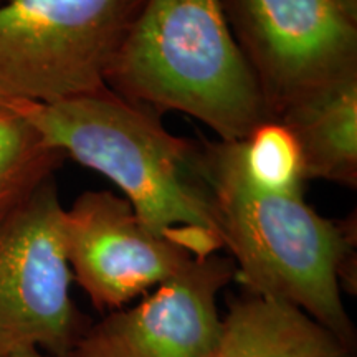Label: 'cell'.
<instances>
[{"label":"cell","mask_w":357,"mask_h":357,"mask_svg":"<svg viewBox=\"0 0 357 357\" xmlns=\"http://www.w3.org/2000/svg\"><path fill=\"white\" fill-rule=\"evenodd\" d=\"M65 158L108 177L151 234L194 258L223 250L202 149L108 86L52 105L10 102Z\"/></svg>","instance_id":"6da1fadb"},{"label":"cell","mask_w":357,"mask_h":357,"mask_svg":"<svg viewBox=\"0 0 357 357\" xmlns=\"http://www.w3.org/2000/svg\"><path fill=\"white\" fill-rule=\"evenodd\" d=\"M218 235L245 291L300 307L357 349L341 289L356 293V222L319 215L303 195L258 189L243 176L234 141H202Z\"/></svg>","instance_id":"7a4b0ae2"},{"label":"cell","mask_w":357,"mask_h":357,"mask_svg":"<svg viewBox=\"0 0 357 357\" xmlns=\"http://www.w3.org/2000/svg\"><path fill=\"white\" fill-rule=\"evenodd\" d=\"M106 84L158 116L195 118L218 141L243 139L271 118L223 0H144Z\"/></svg>","instance_id":"3957f363"},{"label":"cell","mask_w":357,"mask_h":357,"mask_svg":"<svg viewBox=\"0 0 357 357\" xmlns=\"http://www.w3.org/2000/svg\"><path fill=\"white\" fill-rule=\"evenodd\" d=\"M144 0L0 3V102L52 105L106 88Z\"/></svg>","instance_id":"277c9868"},{"label":"cell","mask_w":357,"mask_h":357,"mask_svg":"<svg viewBox=\"0 0 357 357\" xmlns=\"http://www.w3.org/2000/svg\"><path fill=\"white\" fill-rule=\"evenodd\" d=\"M63 223L55 176L0 208V357H68L93 323L70 294Z\"/></svg>","instance_id":"5b68a950"},{"label":"cell","mask_w":357,"mask_h":357,"mask_svg":"<svg viewBox=\"0 0 357 357\" xmlns=\"http://www.w3.org/2000/svg\"><path fill=\"white\" fill-rule=\"evenodd\" d=\"M271 118L357 77V22L334 0H223Z\"/></svg>","instance_id":"8992f818"},{"label":"cell","mask_w":357,"mask_h":357,"mask_svg":"<svg viewBox=\"0 0 357 357\" xmlns=\"http://www.w3.org/2000/svg\"><path fill=\"white\" fill-rule=\"evenodd\" d=\"M235 276L230 257L194 258L136 306L91 323L68 357H212L222 337L217 298Z\"/></svg>","instance_id":"52a82bcc"},{"label":"cell","mask_w":357,"mask_h":357,"mask_svg":"<svg viewBox=\"0 0 357 357\" xmlns=\"http://www.w3.org/2000/svg\"><path fill=\"white\" fill-rule=\"evenodd\" d=\"M71 276L96 311L126 307L182 271L194 257L142 225L131 204L109 190H84L65 208Z\"/></svg>","instance_id":"ba28073f"},{"label":"cell","mask_w":357,"mask_h":357,"mask_svg":"<svg viewBox=\"0 0 357 357\" xmlns=\"http://www.w3.org/2000/svg\"><path fill=\"white\" fill-rule=\"evenodd\" d=\"M212 357H356V349L300 307L243 289L227 300Z\"/></svg>","instance_id":"9c48e42d"},{"label":"cell","mask_w":357,"mask_h":357,"mask_svg":"<svg viewBox=\"0 0 357 357\" xmlns=\"http://www.w3.org/2000/svg\"><path fill=\"white\" fill-rule=\"evenodd\" d=\"M296 137L306 181L357 185V77L316 93L278 118Z\"/></svg>","instance_id":"30bf717a"},{"label":"cell","mask_w":357,"mask_h":357,"mask_svg":"<svg viewBox=\"0 0 357 357\" xmlns=\"http://www.w3.org/2000/svg\"><path fill=\"white\" fill-rule=\"evenodd\" d=\"M65 159L19 108L0 102V208L55 176Z\"/></svg>","instance_id":"8fae6325"},{"label":"cell","mask_w":357,"mask_h":357,"mask_svg":"<svg viewBox=\"0 0 357 357\" xmlns=\"http://www.w3.org/2000/svg\"><path fill=\"white\" fill-rule=\"evenodd\" d=\"M243 176L258 189L303 195L305 162L296 137L287 124L268 118L243 139L234 141Z\"/></svg>","instance_id":"7c38bea8"},{"label":"cell","mask_w":357,"mask_h":357,"mask_svg":"<svg viewBox=\"0 0 357 357\" xmlns=\"http://www.w3.org/2000/svg\"><path fill=\"white\" fill-rule=\"evenodd\" d=\"M352 20L357 22V0H334Z\"/></svg>","instance_id":"4fadbf2b"},{"label":"cell","mask_w":357,"mask_h":357,"mask_svg":"<svg viewBox=\"0 0 357 357\" xmlns=\"http://www.w3.org/2000/svg\"><path fill=\"white\" fill-rule=\"evenodd\" d=\"M8 357H53V356L45 354V352L38 351V349H22V351L13 352V354Z\"/></svg>","instance_id":"5bb4252c"},{"label":"cell","mask_w":357,"mask_h":357,"mask_svg":"<svg viewBox=\"0 0 357 357\" xmlns=\"http://www.w3.org/2000/svg\"><path fill=\"white\" fill-rule=\"evenodd\" d=\"M3 2H7V0H0V3H3Z\"/></svg>","instance_id":"9a60e30c"}]
</instances>
